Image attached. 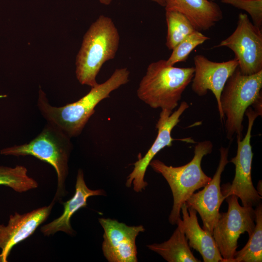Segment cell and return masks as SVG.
Masks as SVG:
<instances>
[{
	"mask_svg": "<svg viewBox=\"0 0 262 262\" xmlns=\"http://www.w3.org/2000/svg\"><path fill=\"white\" fill-rule=\"evenodd\" d=\"M130 71L126 67L116 69L104 82L91 87L90 91L77 101L64 106L51 105L45 93L40 88L37 107L47 122L57 127L68 136L81 134L96 106L110 94L129 81Z\"/></svg>",
	"mask_w": 262,
	"mask_h": 262,
	"instance_id": "obj_1",
	"label": "cell"
},
{
	"mask_svg": "<svg viewBox=\"0 0 262 262\" xmlns=\"http://www.w3.org/2000/svg\"><path fill=\"white\" fill-rule=\"evenodd\" d=\"M120 35L112 18L100 15L84 34L76 56V77L82 85L94 87L102 66L113 59L118 49Z\"/></svg>",
	"mask_w": 262,
	"mask_h": 262,
	"instance_id": "obj_2",
	"label": "cell"
},
{
	"mask_svg": "<svg viewBox=\"0 0 262 262\" xmlns=\"http://www.w3.org/2000/svg\"><path fill=\"white\" fill-rule=\"evenodd\" d=\"M72 149L71 138L54 125L47 122L41 132L29 142L3 148L0 154L16 157L32 156L50 164L57 178L56 191L52 200L56 202H61L67 193L66 181Z\"/></svg>",
	"mask_w": 262,
	"mask_h": 262,
	"instance_id": "obj_3",
	"label": "cell"
},
{
	"mask_svg": "<svg viewBox=\"0 0 262 262\" xmlns=\"http://www.w3.org/2000/svg\"><path fill=\"white\" fill-rule=\"evenodd\" d=\"M194 71V67H175L168 65L165 60L152 62L139 84L137 97L152 108L172 112L192 82Z\"/></svg>",
	"mask_w": 262,
	"mask_h": 262,
	"instance_id": "obj_4",
	"label": "cell"
},
{
	"mask_svg": "<svg viewBox=\"0 0 262 262\" xmlns=\"http://www.w3.org/2000/svg\"><path fill=\"white\" fill-rule=\"evenodd\" d=\"M213 145L209 140L198 143L194 148V155L187 164L180 166H168L158 159H153L149 165L162 175L171 189L173 205L169 216L172 225L177 224L181 218L182 205L194 192L204 187L211 180L203 171L201 163L203 157L212 151Z\"/></svg>",
	"mask_w": 262,
	"mask_h": 262,
	"instance_id": "obj_5",
	"label": "cell"
},
{
	"mask_svg": "<svg viewBox=\"0 0 262 262\" xmlns=\"http://www.w3.org/2000/svg\"><path fill=\"white\" fill-rule=\"evenodd\" d=\"M262 70L244 75L238 66L228 79L220 98L221 111L226 117L227 137H242L243 120L247 109L262 97Z\"/></svg>",
	"mask_w": 262,
	"mask_h": 262,
	"instance_id": "obj_6",
	"label": "cell"
},
{
	"mask_svg": "<svg viewBox=\"0 0 262 262\" xmlns=\"http://www.w3.org/2000/svg\"><path fill=\"white\" fill-rule=\"evenodd\" d=\"M225 199L228 211L220 213L212 236L223 262H230L236 252L240 236L246 232L249 236L252 234L255 225V213L252 207L241 206L235 195H230Z\"/></svg>",
	"mask_w": 262,
	"mask_h": 262,
	"instance_id": "obj_7",
	"label": "cell"
},
{
	"mask_svg": "<svg viewBox=\"0 0 262 262\" xmlns=\"http://www.w3.org/2000/svg\"><path fill=\"white\" fill-rule=\"evenodd\" d=\"M245 114L248 118L246 133L242 140V137L237 136V153L230 161L235 166V176L231 184L222 186L221 191L225 198L233 195L241 199L243 206L253 207L261 203L262 198L255 188L251 177L253 156L250 144L251 131L255 120L259 115L250 107Z\"/></svg>",
	"mask_w": 262,
	"mask_h": 262,
	"instance_id": "obj_8",
	"label": "cell"
},
{
	"mask_svg": "<svg viewBox=\"0 0 262 262\" xmlns=\"http://www.w3.org/2000/svg\"><path fill=\"white\" fill-rule=\"evenodd\" d=\"M222 47L234 53L243 74L252 75L262 70V30L252 24L246 14H239L235 31L214 47Z\"/></svg>",
	"mask_w": 262,
	"mask_h": 262,
	"instance_id": "obj_9",
	"label": "cell"
},
{
	"mask_svg": "<svg viewBox=\"0 0 262 262\" xmlns=\"http://www.w3.org/2000/svg\"><path fill=\"white\" fill-rule=\"evenodd\" d=\"M188 108V103L182 101L173 113L167 110H162L156 125L158 130L157 137L145 155L133 164V170L127 178V187L132 186L133 190L137 193L145 190L147 183L144 179L147 167L161 150L172 145L174 139L171 136L172 131L180 122L181 115Z\"/></svg>",
	"mask_w": 262,
	"mask_h": 262,
	"instance_id": "obj_10",
	"label": "cell"
},
{
	"mask_svg": "<svg viewBox=\"0 0 262 262\" xmlns=\"http://www.w3.org/2000/svg\"><path fill=\"white\" fill-rule=\"evenodd\" d=\"M104 230L102 250L109 262H137L136 239L145 229L143 225L128 226L110 218H100Z\"/></svg>",
	"mask_w": 262,
	"mask_h": 262,
	"instance_id": "obj_11",
	"label": "cell"
},
{
	"mask_svg": "<svg viewBox=\"0 0 262 262\" xmlns=\"http://www.w3.org/2000/svg\"><path fill=\"white\" fill-rule=\"evenodd\" d=\"M194 75L192 89L199 96H203L210 90L214 95L221 120L224 116L221 109L220 98L224 86L229 77L238 66V62L234 58L223 62L209 60L201 54L194 57Z\"/></svg>",
	"mask_w": 262,
	"mask_h": 262,
	"instance_id": "obj_12",
	"label": "cell"
},
{
	"mask_svg": "<svg viewBox=\"0 0 262 262\" xmlns=\"http://www.w3.org/2000/svg\"><path fill=\"white\" fill-rule=\"evenodd\" d=\"M229 147H221L220 159L213 177L202 190L193 193L185 203L187 208L191 207L199 213L203 222V229L212 235L219 215L220 206L225 199L220 182L222 173L229 162Z\"/></svg>",
	"mask_w": 262,
	"mask_h": 262,
	"instance_id": "obj_13",
	"label": "cell"
},
{
	"mask_svg": "<svg viewBox=\"0 0 262 262\" xmlns=\"http://www.w3.org/2000/svg\"><path fill=\"white\" fill-rule=\"evenodd\" d=\"M55 202L30 212L10 215L7 225L0 224V262H7L12 248L25 240L44 223L49 215Z\"/></svg>",
	"mask_w": 262,
	"mask_h": 262,
	"instance_id": "obj_14",
	"label": "cell"
},
{
	"mask_svg": "<svg viewBox=\"0 0 262 262\" xmlns=\"http://www.w3.org/2000/svg\"><path fill=\"white\" fill-rule=\"evenodd\" d=\"M104 190H92L86 184L84 174L82 169L77 172L75 191L73 196L65 202H62L64 211L62 215L51 222L41 227L40 231L45 236H49L58 231H63L68 235L74 234L70 219L73 215L81 208L87 205V200L92 196H104Z\"/></svg>",
	"mask_w": 262,
	"mask_h": 262,
	"instance_id": "obj_15",
	"label": "cell"
},
{
	"mask_svg": "<svg viewBox=\"0 0 262 262\" xmlns=\"http://www.w3.org/2000/svg\"><path fill=\"white\" fill-rule=\"evenodd\" d=\"M165 11L184 15L196 31H206L222 19L220 6L210 0H165Z\"/></svg>",
	"mask_w": 262,
	"mask_h": 262,
	"instance_id": "obj_16",
	"label": "cell"
},
{
	"mask_svg": "<svg viewBox=\"0 0 262 262\" xmlns=\"http://www.w3.org/2000/svg\"><path fill=\"white\" fill-rule=\"evenodd\" d=\"M181 224L189 246L201 255L204 262H223L218 247L212 235L201 228L198 223L197 212L187 208L184 203L181 208Z\"/></svg>",
	"mask_w": 262,
	"mask_h": 262,
	"instance_id": "obj_17",
	"label": "cell"
},
{
	"mask_svg": "<svg viewBox=\"0 0 262 262\" xmlns=\"http://www.w3.org/2000/svg\"><path fill=\"white\" fill-rule=\"evenodd\" d=\"M177 227L170 238L161 244L147 246L168 262H199L190 249L181 224V218L177 223Z\"/></svg>",
	"mask_w": 262,
	"mask_h": 262,
	"instance_id": "obj_18",
	"label": "cell"
},
{
	"mask_svg": "<svg viewBox=\"0 0 262 262\" xmlns=\"http://www.w3.org/2000/svg\"><path fill=\"white\" fill-rule=\"evenodd\" d=\"M255 210V221L253 231L241 250L236 251L230 262H262V205H257Z\"/></svg>",
	"mask_w": 262,
	"mask_h": 262,
	"instance_id": "obj_19",
	"label": "cell"
},
{
	"mask_svg": "<svg viewBox=\"0 0 262 262\" xmlns=\"http://www.w3.org/2000/svg\"><path fill=\"white\" fill-rule=\"evenodd\" d=\"M0 185L21 193L37 188L38 184L28 175V170L24 166L17 165L13 167L0 165Z\"/></svg>",
	"mask_w": 262,
	"mask_h": 262,
	"instance_id": "obj_20",
	"label": "cell"
},
{
	"mask_svg": "<svg viewBox=\"0 0 262 262\" xmlns=\"http://www.w3.org/2000/svg\"><path fill=\"white\" fill-rule=\"evenodd\" d=\"M167 33L165 45L172 50L185 37L196 31L189 19L175 11H165Z\"/></svg>",
	"mask_w": 262,
	"mask_h": 262,
	"instance_id": "obj_21",
	"label": "cell"
},
{
	"mask_svg": "<svg viewBox=\"0 0 262 262\" xmlns=\"http://www.w3.org/2000/svg\"><path fill=\"white\" fill-rule=\"evenodd\" d=\"M209 39L200 31H194L174 48L170 57L166 60V64L174 66L177 63L186 61L194 49Z\"/></svg>",
	"mask_w": 262,
	"mask_h": 262,
	"instance_id": "obj_22",
	"label": "cell"
},
{
	"mask_svg": "<svg viewBox=\"0 0 262 262\" xmlns=\"http://www.w3.org/2000/svg\"><path fill=\"white\" fill-rule=\"evenodd\" d=\"M221 2L246 11L253 24L262 30V0H221Z\"/></svg>",
	"mask_w": 262,
	"mask_h": 262,
	"instance_id": "obj_23",
	"label": "cell"
},
{
	"mask_svg": "<svg viewBox=\"0 0 262 262\" xmlns=\"http://www.w3.org/2000/svg\"><path fill=\"white\" fill-rule=\"evenodd\" d=\"M161 6L164 7L165 5V0H150Z\"/></svg>",
	"mask_w": 262,
	"mask_h": 262,
	"instance_id": "obj_24",
	"label": "cell"
},
{
	"mask_svg": "<svg viewBox=\"0 0 262 262\" xmlns=\"http://www.w3.org/2000/svg\"><path fill=\"white\" fill-rule=\"evenodd\" d=\"M101 3L105 5H108L111 3L113 0H98Z\"/></svg>",
	"mask_w": 262,
	"mask_h": 262,
	"instance_id": "obj_25",
	"label": "cell"
},
{
	"mask_svg": "<svg viewBox=\"0 0 262 262\" xmlns=\"http://www.w3.org/2000/svg\"><path fill=\"white\" fill-rule=\"evenodd\" d=\"M212 0V1H214V0Z\"/></svg>",
	"mask_w": 262,
	"mask_h": 262,
	"instance_id": "obj_26",
	"label": "cell"
}]
</instances>
